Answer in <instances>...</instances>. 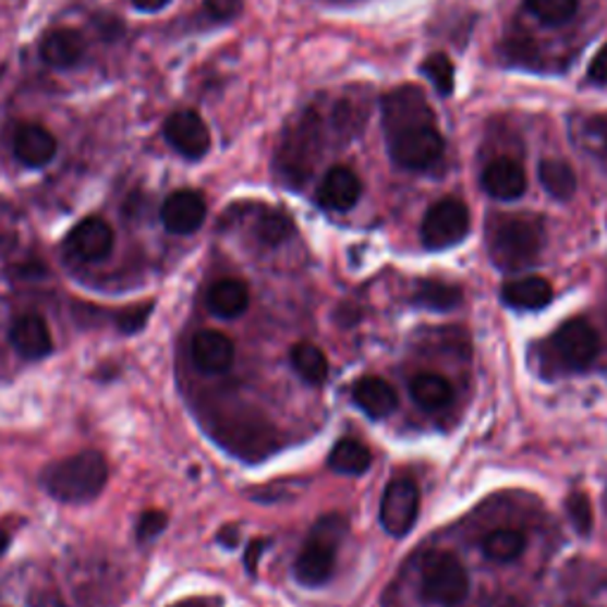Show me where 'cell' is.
Masks as SVG:
<instances>
[{
    "label": "cell",
    "instance_id": "obj_14",
    "mask_svg": "<svg viewBox=\"0 0 607 607\" xmlns=\"http://www.w3.org/2000/svg\"><path fill=\"white\" fill-rule=\"evenodd\" d=\"M363 185L349 167H332L318 185V205L330 211H349L361 199Z\"/></svg>",
    "mask_w": 607,
    "mask_h": 607
},
{
    "label": "cell",
    "instance_id": "obj_3",
    "mask_svg": "<svg viewBox=\"0 0 607 607\" xmlns=\"http://www.w3.org/2000/svg\"><path fill=\"white\" fill-rule=\"evenodd\" d=\"M421 588L429 603L453 607L465 600L470 579L461 560L451 553L432 550L421 564Z\"/></svg>",
    "mask_w": 607,
    "mask_h": 607
},
{
    "label": "cell",
    "instance_id": "obj_13",
    "mask_svg": "<svg viewBox=\"0 0 607 607\" xmlns=\"http://www.w3.org/2000/svg\"><path fill=\"white\" fill-rule=\"evenodd\" d=\"M114 247V231L100 216H88L66 235V250L81 262H100Z\"/></svg>",
    "mask_w": 607,
    "mask_h": 607
},
{
    "label": "cell",
    "instance_id": "obj_29",
    "mask_svg": "<svg viewBox=\"0 0 607 607\" xmlns=\"http://www.w3.org/2000/svg\"><path fill=\"white\" fill-rule=\"evenodd\" d=\"M294 233V223L290 221L288 214L282 211H264L259 216V221H256V235L264 242V245H282V242L290 240Z\"/></svg>",
    "mask_w": 607,
    "mask_h": 607
},
{
    "label": "cell",
    "instance_id": "obj_9",
    "mask_svg": "<svg viewBox=\"0 0 607 607\" xmlns=\"http://www.w3.org/2000/svg\"><path fill=\"white\" fill-rule=\"evenodd\" d=\"M598 332L584 318H572L556 330L550 340V349L556 359L570 371L588 368L598 356Z\"/></svg>",
    "mask_w": 607,
    "mask_h": 607
},
{
    "label": "cell",
    "instance_id": "obj_21",
    "mask_svg": "<svg viewBox=\"0 0 607 607\" xmlns=\"http://www.w3.org/2000/svg\"><path fill=\"white\" fill-rule=\"evenodd\" d=\"M501 296L508 306L520 308V312H538V308H546L553 302V288L546 278L530 276L508 282L501 290Z\"/></svg>",
    "mask_w": 607,
    "mask_h": 607
},
{
    "label": "cell",
    "instance_id": "obj_40",
    "mask_svg": "<svg viewBox=\"0 0 607 607\" xmlns=\"http://www.w3.org/2000/svg\"><path fill=\"white\" fill-rule=\"evenodd\" d=\"M506 607H522V605H520V603H518V600H510V603H508V605H506Z\"/></svg>",
    "mask_w": 607,
    "mask_h": 607
},
{
    "label": "cell",
    "instance_id": "obj_12",
    "mask_svg": "<svg viewBox=\"0 0 607 607\" xmlns=\"http://www.w3.org/2000/svg\"><path fill=\"white\" fill-rule=\"evenodd\" d=\"M207 219V202L195 191L171 193L161 205V223L173 235H191Z\"/></svg>",
    "mask_w": 607,
    "mask_h": 607
},
{
    "label": "cell",
    "instance_id": "obj_27",
    "mask_svg": "<svg viewBox=\"0 0 607 607\" xmlns=\"http://www.w3.org/2000/svg\"><path fill=\"white\" fill-rule=\"evenodd\" d=\"M290 361L294 371L300 373L306 383L320 385L328 377V359L316 344H308V342L294 344L290 352Z\"/></svg>",
    "mask_w": 607,
    "mask_h": 607
},
{
    "label": "cell",
    "instance_id": "obj_23",
    "mask_svg": "<svg viewBox=\"0 0 607 607\" xmlns=\"http://www.w3.org/2000/svg\"><path fill=\"white\" fill-rule=\"evenodd\" d=\"M411 397L421 409L437 411L451 403L453 387L447 377H441L437 373H425V375H417L411 383Z\"/></svg>",
    "mask_w": 607,
    "mask_h": 607
},
{
    "label": "cell",
    "instance_id": "obj_1",
    "mask_svg": "<svg viewBox=\"0 0 607 607\" xmlns=\"http://www.w3.org/2000/svg\"><path fill=\"white\" fill-rule=\"evenodd\" d=\"M40 484L62 503H88L105 489L107 461L98 451L62 458L40 472Z\"/></svg>",
    "mask_w": 607,
    "mask_h": 607
},
{
    "label": "cell",
    "instance_id": "obj_34",
    "mask_svg": "<svg viewBox=\"0 0 607 607\" xmlns=\"http://www.w3.org/2000/svg\"><path fill=\"white\" fill-rule=\"evenodd\" d=\"M150 312H153V304H141V306L126 308V312L119 316V328L126 335L138 332L141 328H145L147 318H150Z\"/></svg>",
    "mask_w": 607,
    "mask_h": 607
},
{
    "label": "cell",
    "instance_id": "obj_24",
    "mask_svg": "<svg viewBox=\"0 0 607 607\" xmlns=\"http://www.w3.org/2000/svg\"><path fill=\"white\" fill-rule=\"evenodd\" d=\"M373 463V456L368 447H363L356 439H340L332 447L328 458V465L340 472V475H363Z\"/></svg>",
    "mask_w": 607,
    "mask_h": 607
},
{
    "label": "cell",
    "instance_id": "obj_30",
    "mask_svg": "<svg viewBox=\"0 0 607 607\" xmlns=\"http://www.w3.org/2000/svg\"><path fill=\"white\" fill-rule=\"evenodd\" d=\"M421 72L432 81V86H435L441 96H451L456 84V70H453V62L444 56V52L429 56L421 64Z\"/></svg>",
    "mask_w": 607,
    "mask_h": 607
},
{
    "label": "cell",
    "instance_id": "obj_4",
    "mask_svg": "<svg viewBox=\"0 0 607 607\" xmlns=\"http://www.w3.org/2000/svg\"><path fill=\"white\" fill-rule=\"evenodd\" d=\"M320 143H323L320 119L316 112H306L300 124L294 126V131L288 133L286 143L280 147L278 167L282 177L296 185L304 183L320 157Z\"/></svg>",
    "mask_w": 607,
    "mask_h": 607
},
{
    "label": "cell",
    "instance_id": "obj_25",
    "mask_svg": "<svg viewBox=\"0 0 607 607\" xmlns=\"http://www.w3.org/2000/svg\"><path fill=\"white\" fill-rule=\"evenodd\" d=\"M538 181L546 193L556 199H570L576 193V177L568 161L544 159L538 161Z\"/></svg>",
    "mask_w": 607,
    "mask_h": 607
},
{
    "label": "cell",
    "instance_id": "obj_16",
    "mask_svg": "<svg viewBox=\"0 0 607 607\" xmlns=\"http://www.w3.org/2000/svg\"><path fill=\"white\" fill-rule=\"evenodd\" d=\"M193 361L199 371L219 375L231 371L235 361V344L219 330H202L193 340Z\"/></svg>",
    "mask_w": 607,
    "mask_h": 607
},
{
    "label": "cell",
    "instance_id": "obj_36",
    "mask_svg": "<svg viewBox=\"0 0 607 607\" xmlns=\"http://www.w3.org/2000/svg\"><path fill=\"white\" fill-rule=\"evenodd\" d=\"M588 78L593 84L607 86V44L596 52V58L588 64Z\"/></svg>",
    "mask_w": 607,
    "mask_h": 607
},
{
    "label": "cell",
    "instance_id": "obj_7",
    "mask_svg": "<svg viewBox=\"0 0 607 607\" xmlns=\"http://www.w3.org/2000/svg\"><path fill=\"white\" fill-rule=\"evenodd\" d=\"M387 150L397 167L409 171L429 169L444 153V138L437 124H423L387 136Z\"/></svg>",
    "mask_w": 607,
    "mask_h": 607
},
{
    "label": "cell",
    "instance_id": "obj_5",
    "mask_svg": "<svg viewBox=\"0 0 607 607\" xmlns=\"http://www.w3.org/2000/svg\"><path fill=\"white\" fill-rule=\"evenodd\" d=\"M337 527H342V520H320L316 532L308 536V542L304 544L300 558L294 562V574L304 586H320L332 576L335 544L340 542V536H335Z\"/></svg>",
    "mask_w": 607,
    "mask_h": 607
},
{
    "label": "cell",
    "instance_id": "obj_10",
    "mask_svg": "<svg viewBox=\"0 0 607 607\" xmlns=\"http://www.w3.org/2000/svg\"><path fill=\"white\" fill-rule=\"evenodd\" d=\"M421 512V489L409 477H397L387 484L380 503V522L392 536H406Z\"/></svg>",
    "mask_w": 607,
    "mask_h": 607
},
{
    "label": "cell",
    "instance_id": "obj_33",
    "mask_svg": "<svg viewBox=\"0 0 607 607\" xmlns=\"http://www.w3.org/2000/svg\"><path fill=\"white\" fill-rule=\"evenodd\" d=\"M165 530H167V515H165V512L147 510V512H143L141 520H138L136 536H138L141 544H145V542H153V538H157Z\"/></svg>",
    "mask_w": 607,
    "mask_h": 607
},
{
    "label": "cell",
    "instance_id": "obj_37",
    "mask_svg": "<svg viewBox=\"0 0 607 607\" xmlns=\"http://www.w3.org/2000/svg\"><path fill=\"white\" fill-rule=\"evenodd\" d=\"M133 5H136L141 12H157L161 8H167L169 0H133Z\"/></svg>",
    "mask_w": 607,
    "mask_h": 607
},
{
    "label": "cell",
    "instance_id": "obj_6",
    "mask_svg": "<svg viewBox=\"0 0 607 607\" xmlns=\"http://www.w3.org/2000/svg\"><path fill=\"white\" fill-rule=\"evenodd\" d=\"M470 233V209L456 197L435 202L425 214L421 238L427 250H449Z\"/></svg>",
    "mask_w": 607,
    "mask_h": 607
},
{
    "label": "cell",
    "instance_id": "obj_39",
    "mask_svg": "<svg viewBox=\"0 0 607 607\" xmlns=\"http://www.w3.org/2000/svg\"><path fill=\"white\" fill-rule=\"evenodd\" d=\"M8 544H10V536L0 530V556H3V553L8 550Z\"/></svg>",
    "mask_w": 607,
    "mask_h": 607
},
{
    "label": "cell",
    "instance_id": "obj_17",
    "mask_svg": "<svg viewBox=\"0 0 607 607\" xmlns=\"http://www.w3.org/2000/svg\"><path fill=\"white\" fill-rule=\"evenodd\" d=\"M10 342L20 356L29 361H38L52 354V335L48 330V323L38 314H26L12 323Z\"/></svg>",
    "mask_w": 607,
    "mask_h": 607
},
{
    "label": "cell",
    "instance_id": "obj_26",
    "mask_svg": "<svg viewBox=\"0 0 607 607\" xmlns=\"http://www.w3.org/2000/svg\"><path fill=\"white\" fill-rule=\"evenodd\" d=\"M461 300H463L461 290L441 280L417 282V290L413 294V302L417 306L432 308V312H449V308L461 304Z\"/></svg>",
    "mask_w": 607,
    "mask_h": 607
},
{
    "label": "cell",
    "instance_id": "obj_19",
    "mask_svg": "<svg viewBox=\"0 0 607 607\" xmlns=\"http://www.w3.org/2000/svg\"><path fill=\"white\" fill-rule=\"evenodd\" d=\"M352 397L356 406L368 417H375V421H380V417L392 413L399 403L397 389L387 380H383V377H373V375L361 377V380L354 385Z\"/></svg>",
    "mask_w": 607,
    "mask_h": 607
},
{
    "label": "cell",
    "instance_id": "obj_2",
    "mask_svg": "<svg viewBox=\"0 0 607 607\" xmlns=\"http://www.w3.org/2000/svg\"><path fill=\"white\" fill-rule=\"evenodd\" d=\"M544 247V226L534 216H498L489 228V254L501 271H522Z\"/></svg>",
    "mask_w": 607,
    "mask_h": 607
},
{
    "label": "cell",
    "instance_id": "obj_8",
    "mask_svg": "<svg viewBox=\"0 0 607 607\" xmlns=\"http://www.w3.org/2000/svg\"><path fill=\"white\" fill-rule=\"evenodd\" d=\"M423 124H437L435 110L429 107L423 88L406 84L389 90L383 98L385 136H394V133Z\"/></svg>",
    "mask_w": 607,
    "mask_h": 607
},
{
    "label": "cell",
    "instance_id": "obj_11",
    "mask_svg": "<svg viewBox=\"0 0 607 607\" xmlns=\"http://www.w3.org/2000/svg\"><path fill=\"white\" fill-rule=\"evenodd\" d=\"M165 136L173 150L187 159H202L211 147V136L205 119L193 110L173 112L165 124Z\"/></svg>",
    "mask_w": 607,
    "mask_h": 607
},
{
    "label": "cell",
    "instance_id": "obj_15",
    "mask_svg": "<svg viewBox=\"0 0 607 607\" xmlns=\"http://www.w3.org/2000/svg\"><path fill=\"white\" fill-rule=\"evenodd\" d=\"M482 187L496 199H518L527 193V173L518 159L498 157L484 169Z\"/></svg>",
    "mask_w": 607,
    "mask_h": 607
},
{
    "label": "cell",
    "instance_id": "obj_18",
    "mask_svg": "<svg viewBox=\"0 0 607 607\" xmlns=\"http://www.w3.org/2000/svg\"><path fill=\"white\" fill-rule=\"evenodd\" d=\"M58 153V141L52 133L38 124H24L15 133V157L24 167L40 169L52 161Z\"/></svg>",
    "mask_w": 607,
    "mask_h": 607
},
{
    "label": "cell",
    "instance_id": "obj_35",
    "mask_svg": "<svg viewBox=\"0 0 607 607\" xmlns=\"http://www.w3.org/2000/svg\"><path fill=\"white\" fill-rule=\"evenodd\" d=\"M205 10L214 20H233L240 15L242 0H205Z\"/></svg>",
    "mask_w": 607,
    "mask_h": 607
},
{
    "label": "cell",
    "instance_id": "obj_32",
    "mask_svg": "<svg viewBox=\"0 0 607 607\" xmlns=\"http://www.w3.org/2000/svg\"><path fill=\"white\" fill-rule=\"evenodd\" d=\"M568 512H570V518L574 522V530L579 534H591L593 530V508H591V501H588V496L586 494H572L568 498Z\"/></svg>",
    "mask_w": 607,
    "mask_h": 607
},
{
    "label": "cell",
    "instance_id": "obj_22",
    "mask_svg": "<svg viewBox=\"0 0 607 607\" xmlns=\"http://www.w3.org/2000/svg\"><path fill=\"white\" fill-rule=\"evenodd\" d=\"M207 306L214 316L219 318H238L247 312L250 290L242 280L226 278L214 282L207 294Z\"/></svg>",
    "mask_w": 607,
    "mask_h": 607
},
{
    "label": "cell",
    "instance_id": "obj_38",
    "mask_svg": "<svg viewBox=\"0 0 607 607\" xmlns=\"http://www.w3.org/2000/svg\"><path fill=\"white\" fill-rule=\"evenodd\" d=\"M262 548H264V542H254V544H252V548L247 550V564H250V570H254V564L259 562Z\"/></svg>",
    "mask_w": 607,
    "mask_h": 607
},
{
    "label": "cell",
    "instance_id": "obj_20",
    "mask_svg": "<svg viewBox=\"0 0 607 607\" xmlns=\"http://www.w3.org/2000/svg\"><path fill=\"white\" fill-rule=\"evenodd\" d=\"M86 52L84 36L74 29H52L40 44V58L58 70H70L78 64Z\"/></svg>",
    "mask_w": 607,
    "mask_h": 607
},
{
    "label": "cell",
    "instance_id": "obj_31",
    "mask_svg": "<svg viewBox=\"0 0 607 607\" xmlns=\"http://www.w3.org/2000/svg\"><path fill=\"white\" fill-rule=\"evenodd\" d=\"M527 8L544 24H564L574 17L579 0H527Z\"/></svg>",
    "mask_w": 607,
    "mask_h": 607
},
{
    "label": "cell",
    "instance_id": "obj_28",
    "mask_svg": "<svg viewBox=\"0 0 607 607\" xmlns=\"http://www.w3.org/2000/svg\"><path fill=\"white\" fill-rule=\"evenodd\" d=\"M524 546H527V542H524V536L515 530H496L482 542L484 553L496 562H510L520 558Z\"/></svg>",
    "mask_w": 607,
    "mask_h": 607
}]
</instances>
